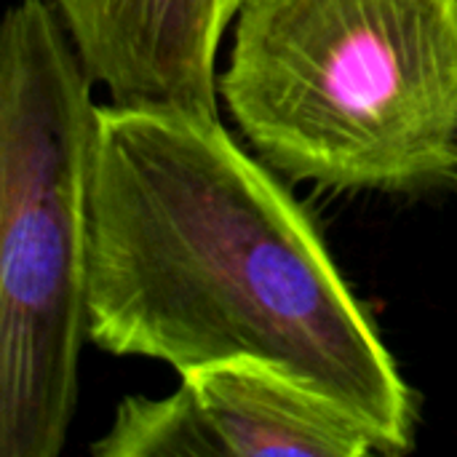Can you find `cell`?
I'll use <instances>...</instances> for the list:
<instances>
[{"instance_id":"cell-4","label":"cell","mask_w":457,"mask_h":457,"mask_svg":"<svg viewBox=\"0 0 457 457\" xmlns=\"http://www.w3.org/2000/svg\"><path fill=\"white\" fill-rule=\"evenodd\" d=\"M96 457H367L380 455L367 428L295 378L225 361L182 372L163 399L126 396Z\"/></svg>"},{"instance_id":"cell-5","label":"cell","mask_w":457,"mask_h":457,"mask_svg":"<svg viewBox=\"0 0 457 457\" xmlns=\"http://www.w3.org/2000/svg\"><path fill=\"white\" fill-rule=\"evenodd\" d=\"M115 104L220 118L217 51L238 0H48Z\"/></svg>"},{"instance_id":"cell-2","label":"cell","mask_w":457,"mask_h":457,"mask_svg":"<svg viewBox=\"0 0 457 457\" xmlns=\"http://www.w3.org/2000/svg\"><path fill=\"white\" fill-rule=\"evenodd\" d=\"M220 99L289 179L436 187L457 177V0H238Z\"/></svg>"},{"instance_id":"cell-3","label":"cell","mask_w":457,"mask_h":457,"mask_svg":"<svg viewBox=\"0 0 457 457\" xmlns=\"http://www.w3.org/2000/svg\"><path fill=\"white\" fill-rule=\"evenodd\" d=\"M48 0L0 27V457H56L88 340L96 110Z\"/></svg>"},{"instance_id":"cell-1","label":"cell","mask_w":457,"mask_h":457,"mask_svg":"<svg viewBox=\"0 0 457 457\" xmlns=\"http://www.w3.org/2000/svg\"><path fill=\"white\" fill-rule=\"evenodd\" d=\"M222 126L99 104L88 340L179 375L273 367L356 418L380 455L415 450V396L308 212Z\"/></svg>"}]
</instances>
